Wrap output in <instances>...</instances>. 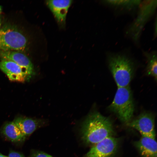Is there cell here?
I'll use <instances>...</instances> for the list:
<instances>
[{"mask_svg": "<svg viewBox=\"0 0 157 157\" xmlns=\"http://www.w3.org/2000/svg\"><path fill=\"white\" fill-rule=\"evenodd\" d=\"M1 60L13 62L19 65L30 78L34 74L33 64L28 58L21 52L15 51H0Z\"/></svg>", "mask_w": 157, "mask_h": 157, "instance_id": "8", "label": "cell"}, {"mask_svg": "<svg viewBox=\"0 0 157 157\" xmlns=\"http://www.w3.org/2000/svg\"><path fill=\"white\" fill-rule=\"evenodd\" d=\"M147 60L146 68V74L148 76H152L156 81L157 74V53L155 51L144 53Z\"/></svg>", "mask_w": 157, "mask_h": 157, "instance_id": "14", "label": "cell"}, {"mask_svg": "<svg viewBox=\"0 0 157 157\" xmlns=\"http://www.w3.org/2000/svg\"><path fill=\"white\" fill-rule=\"evenodd\" d=\"M28 41L24 35L11 27L0 29V51L22 52L26 49Z\"/></svg>", "mask_w": 157, "mask_h": 157, "instance_id": "4", "label": "cell"}, {"mask_svg": "<svg viewBox=\"0 0 157 157\" xmlns=\"http://www.w3.org/2000/svg\"><path fill=\"white\" fill-rule=\"evenodd\" d=\"M0 134L6 140L15 144L22 143L26 138L13 121L4 124L0 129Z\"/></svg>", "mask_w": 157, "mask_h": 157, "instance_id": "12", "label": "cell"}, {"mask_svg": "<svg viewBox=\"0 0 157 157\" xmlns=\"http://www.w3.org/2000/svg\"><path fill=\"white\" fill-rule=\"evenodd\" d=\"M0 69L11 81L23 82L30 78L19 65L11 61L0 60Z\"/></svg>", "mask_w": 157, "mask_h": 157, "instance_id": "10", "label": "cell"}, {"mask_svg": "<svg viewBox=\"0 0 157 157\" xmlns=\"http://www.w3.org/2000/svg\"><path fill=\"white\" fill-rule=\"evenodd\" d=\"M156 5V0L141 2L137 17L128 30L129 34L135 41H138L144 26L154 12Z\"/></svg>", "mask_w": 157, "mask_h": 157, "instance_id": "5", "label": "cell"}, {"mask_svg": "<svg viewBox=\"0 0 157 157\" xmlns=\"http://www.w3.org/2000/svg\"><path fill=\"white\" fill-rule=\"evenodd\" d=\"M28 157H52L51 155L44 152L33 150Z\"/></svg>", "mask_w": 157, "mask_h": 157, "instance_id": "16", "label": "cell"}, {"mask_svg": "<svg viewBox=\"0 0 157 157\" xmlns=\"http://www.w3.org/2000/svg\"><path fill=\"white\" fill-rule=\"evenodd\" d=\"M8 157H25L22 153L14 151H10L9 152Z\"/></svg>", "mask_w": 157, "mask_h": 157, "instance_id": "17", "label": "cell"}, {"mask_svg": "<svg viewBox=\"0 0 157 157\" xmlns=\"http://www.w3.org/2000/svg\"><path fill=\"white\" fill-rule=\"evenodd\" d=\"M72 1L71 0H48L45 1L58 23L61 27L65 25L66 15Z\"/></svg>", "mask_w": 157, "mask_h": 157, "instance_id": "9", "label": "cell"}, {"mask_svg": "<svg viewBox=\"0 0 157 157\" xmlns=\"http://www.w3.org/2000/svg\"><path fill=\"white\" fill-rule=\"evenodd\" d=\"M154 121V116L151 113L145 112L127 124L138 131L142 136L155 139Z\"/></svg>", "mask_w": 157, "mask_h": 157, "instance_id": "6", "label": "cell"}, {"mask_svg": "<svg viewBox=\"0 0 157 157\" xmlns=\"http://www.w3.org/2000/svg\"><path fill=\"white\" fill-rule=\"evenodd\" d=\"M105 3L111 6L121 7L128 9H132L134 7L139 6L140 0H105Z\"/></svg>", "mask_w": 157, "mask_h": 157, "instance_id": "15", "label": "cell"}, {"mask_svg": "<svg viewBox=\"0 0 157 157\" xmlns=\"http://www.w3.org/2000/svg\"><path fill=\"white\" fill-rule=\"evenodd\" d=\"M135 144L144 157H157V143L155 139L142 136Z\"/></svg>", "mask_w": 157, "mask_h": 157, "instance_id": "13", "label": "cell"}, {"mask_svg": "<svg viewBox=\"0 0 157 157\" xmlns=\"http://www.w3.org/2000/svg\"><path fill=\"white\" fill-rule=\"evenodd\" d=\"M2 7H1V6H0V15L2 12ZM1 20L0 17V29L1 28Z\"/></svg>", "mask_w": 157, "mask_h": 157, "instance_id": "18", "label": "cell"}, {"mask_svg": "<svg viewBox=\"0 0 157 157\" xmlns=\"http://www.w3.org/2000/svg\"><path fill=\"white\" fill-rule=\"evenodd\" d=\"M108 109L124 123L127 124L131 120L135 106L129 86L118 87L113 101L109 106Z\"/></svg>", "mask_w": 157, "mask_h": 157, "instance_id": "2", "label": "cell"}, {"mask_svg": "<svg viewBox=\"0 0 157 157\" xmlns=\"http://www.w3.org/2000/svg\"><path fill=\"white\" fill-rule=\"evenodd\" d=\"M114 131L112 122L97 111L91 113L84 121L82 128L83 140L94 145L104 139L113 136Z\"/></svg>", "mask_w": 157, "mask_h": 157, "instance_id": "1", "label": "cell"}, {"mask_svg": "<svg viewBox=\"0 0 157 157\" xmlns=\"http://www.w3.org/2000/svg\"><path fill=\"white\" fill-rule=\"evenodd\" d=\"M13 122L26 138L45 123L43 119L23 116L17 117Z\"/></svg>", "mask_w": 157, "mask_h": 157, "instance_id": "11", "label": "cell"}, {"mask_svg": "<svg viewBox=\"0 0 157 157\" xmlns=\"http://www.w3.org/2000/svg\"><path fill=\"white\" fill-rule=\"evenodd\" d=\"M0 157H8V156L4 155L0 153Z\"/></svg>", "mask_w": 157, "mask_h": 157, "instance_id": "19", "label": "cell"}, {"mask_svg": "<svg viewBox=\"0 0 157 157\" xmlns=\"http://www.w3.org/2000/svg\"><path fill=\"white\" fill-rule=\"evenodd\" d=\"M118 140L113 136L107 138L94 145L85 157H112L116 152Z\"/></svg>", "mask_w": 157, "mask_h": 157, "instance_id": "7", "label": "cell"}, {"mask_svg": "<svg viewBox=\"0 0 157 157\" xmlns=\"http://www.w3.org/2000/svg\"><path fill=\"white\" fill-rule=\"evenodd\" d=\"M108 62L109 69L118 87L129 86L134 73L133 62L124 55L116 54L110 56Z\"/></svg>", "mask_w": 157, "mask_h": 157, "instance_id": "3", "label": "cell"}]
</instances>
